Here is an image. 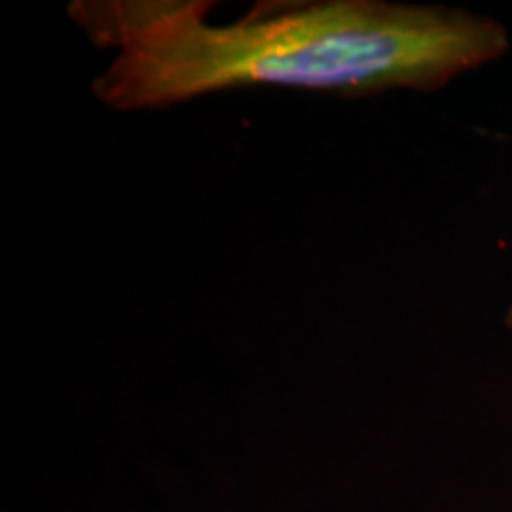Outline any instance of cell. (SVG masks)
<instances>
[{
	"label": "cell",
	"mask_w": 512,
	"mask_h": 512,
	"mask_svg": "<svg viewBox=\"0 0 512 512\" xmlns=\"http://www.w3.org/2000/svg\"><path fill=\"white\" fill-rule=\"evenodd\" d=\"M505 325H508V328L512 330V306H510V311H508V316H505Z\"/></svg>",
	"instance_id": "7a4b0ae2"
},
{
	"label": "cell",
	"mask_w": 512,
	"mask_h": 512,
	"mask_svg": "<svg viewBox=\"0 0 512 512\" xmlns=\"http://www.w3.org/2000/svg\"><path fill=\"white\" fill-rule=\"evenodd\" d=\"M204 0H74L69 17L95 48L114 50L93 81L119 112L166 110L211 93L283 86L375 95L439 91L508 53L496 19L387 0L256 3L209 24Z\"/></svg>",
	"instance_id": "6da1fadb"
}]
</instances>
